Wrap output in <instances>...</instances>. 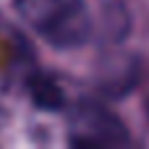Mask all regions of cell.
<instances>
[{
	"instance_id": "1",
	"label": "cell",
	"mask_w": 149,
	"mask_h": 149,
	"mask_svg": "<svg viewBox=\"0 0 149 149\" xmlns=\"http://www.w3.org/2000/svg\"><path fill=\"white\" fill-rule=\"evenodd\" d=\"M18 16L52 47L76 50L92 37V13L84 0H13Z\"/></svg>"
},
{
	"instance_id": "2",
	"label": "cell",
	"mask_w": 149,
	"mask_h": 149,
	"mask_svg": "<svg viewBox=\"0 0 149 149\" xmlns=\"http://www.w3.org/2000/svg\"><path fill=\"white\" fill-rule=\"evenodd\" d=\"M68 144L79 149H107L128 141L123 120L100 102H79L68 113Z\"/></svg>"
},
{
	"instance_id": "3",
	"label": "cell",
	"mask_w": 149,
	"mask_h": 149,
	"mask_svg": "<svg viewBox=\"0 0 149 149\" xmlns=\"http://www.w3.org/2000/svg\"><path fill=\"white\" fill-rule=\"evenodd\" d=\"M29 94H31L34 105L42 110H58V107H63V100H65L63 89L50 76H34L29 81Z\"/></svg>"
}]
</instances>
